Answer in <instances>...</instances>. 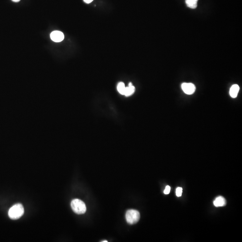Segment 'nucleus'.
Returning <instances> with one entry per match:
<instances>
[{"label":"nucleus","instance_id":"obj_1","mask_svg":"<svg viewBox=\"0 0 242 242\" xmlns=\"http://www.w3.org/2000/svg\"><path fill=\"white\" fill-rule=\"evenodd\" d=\"M24 212V209L23 205L21 204H17L13 206L9 210L8 215L11 219L17 220L22 216Z\"/></svg>","mask_w":242,"mask_h":242},{"label":"nucleus","instance_id":"obj_2","mask_svg":"<svg viewBox=\"0 0 242 242\" xmlns=\"http://www.w3.org/2000/svg\"><path fill=\"white\" fill-rule=\"evenodd\" d=\"M71 207L75 213L83 214L86 212V206L85 203L79 199H74L71 202Z\"/></svg>","mask_w":242,"mask_h":242},{"label":"nucleus","instance_id":"obj_3","mask_svg":"<svg viewBox=\"0 0 242 242\" xmlns=\"http://www.w3.org/2000/svg\"><path fill=\"white\" fill-rule=\"evenodd\" d=\"M126 222L129 224H135L138 222L140 220V212L136 210H128L126 212Z\"/></svg>","mask_w":242,"mask_h":242},{"label":"nucleus","instance_id":"obj_4","mask_svg":"<svg viewBox=\"0 0 242 242\" xmlns=\"http://www.w3.org/2000/svg\"><path fill=\"white\" fill-rule=\"evenodd\" d=\"M181 87L184 92L188 95H191L195 92V87L193 83H184L182 84Z\"/></svg>","mask_w":242,"mask_h":242},{"label":"nucleus","instance_id":"obj_5","mask_svg":"<svg viewBox=\"0 0 242 242\" xmlns=\"http://www.w3.org/2000/svg\"><path fill=\"white\" fill-rule=\"evenodd\" d=\"M50 38L54 42H60L64 40V35L63 33L60 31H55L51 33L50 34Z\"/></svg>","mask_w":242,"mask_h":242},{"label":"nucleus","instance_id":"obj_6","mask_svg":"<svg viewBox=\"0 0 242 242\" xmlns=\"http://www.w3.org/2000/svg\"><path fill=\"white\" fill-rule=\"evenodd\" d=\"M213 204L217 207H222L226 205V201L225 198L222 196H218L213 201Z\"/></svg>","mask_w":242,"mask_h":242},{"label":"nucleus","instance_id":"obj_7","mask_svg":"<svg viewBox=\"0 0 242 242\" xmlns=\"http://www.w3.org/2000/svg\"><path fill=\"white\" fill-rule=\"evenodd\" d=\"M239 90V87L237 84L232 85L230 90V95L232 98H236L238 94Z\"/></svg>","mask_w":242,"mask_h":242},{"label":"nucleus","instance_id":"obj_8","mask_svg":"<svg viewBox=\"0 0 242 242\" xmlns=\"http://www.w3.org/2000/svg\"><path fill=\"white\" fill-rule=\"evenodd\" d=\"M135 92V87L133 86L132 85V83H130L129 84L128 87H126L125 90L124 94V95L126 97H129L131 96Z\"/></svg>","mask_w":242,"mask_h":242},{"label":"nucleus","instance_id":"obj_9","mask_svg":"<svg viewBox=\"0 0 242 242\" xmlns=\"http://www.w3.org/2000/svg\"><path fill=\"white\" fill-rule=\"evenodd\" d=\"M198 0H186L187 6L191 9H195L197 6Z\"/></svg>","mask_w":242,"mask_h":242},{"label":"nucleus","instance_id":"obj_10","mask_svg":"<svg viewBox=\"0 0 242 242\" xmlns=\"http://www.w3.org/2000/svg\"><path fill=\"white\" fill-rule=\"evenodd\" d=\"M125 88L126 87L123 83L120 82L118 83V86H117V90L121 94L124 95Z\"/></svg>","mask_w":242,"mask_h":242},{"label":"nucleus","instance_id":"obj_11","mask_svg":"<svg viewBox=\"0 0 242 242\" xmlns=\"http://www.w3.org/2000/svg\"><path fill=\"white\" fill-rule=\"evenodd\" d=\"M182 192H183V188H177L176 190V194L178 197H180L182 195Z\"/></svg>","mask_w":242,"mask_h":242},{"label":"nucleus","instance_id":"obj_12","mask_svg":"<svg viewBox=\"0 0 242 242\" xmlns=\"http://www.w3.org/2000/svg\"><path fill=\"white\" fill-rule=\"evenodd\" d=\"M170 186H167V187H166V188H165V190L164 191V193L166 195L169 194V193H170Z\"/></svg>","mask_w":242,"mask_h":242},{"label":"nucleus","instance_id":"obj_13","mask_svg":"<svg viewBox=\"0 0 242 242\" xmlns=\"http://www.w3.org/2000/svg\"><path fill=\"white\" fill-rule=\"evenodd\" d=\"M83 1H84L85 2V3L88 4V3H91V2H92V1H93V0H83Z\"/></svg>","mask_w":242,"mask_h":242},{"label":"nucleus","instance_id":"obj_14","mask_svg":"<svg viewBox=\"0 0 242 242\" xmlns=\"http://www.w3.org/2000/svg\"><path fill=\"white\" fill-rule=\"evenodd\" d=\"M12 1L14 2H18L20 1V0H12Z\"/></svg>","mask_w":242,"mask_h":242},{"label":"nucleus","instance_id":"obj_15","mask_svg":"<svg viewBox=\"0 0 242 242\" xmlns=\"http://www.w3.org/2000/svg\"><path fill=\"white\" fill-rule=\"evenodd\" d=\"M102 242H107L108 241L107 240H104V241H102Z\"/></svg>","mask_w":242,"mask_h":242}]
</instances>
